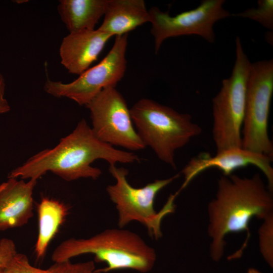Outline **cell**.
<instances>
[{
	"instance_id": "obj_19",
	"label": "cell",
	"mask_w": 273,
	"mask_h": 273,
	"mask_svg": "<svg viewBox=\"0 0 273 273\" xmlns=\"http://www.w3.org/2000/svg\"><path fill=\"white\" fill-rule=\"evenodd\" d=\"M258 230L259 248L264 260L273 267V213L263 220Z\"/></svg>"
},
{
	"instance_id": "obj_4",
	"label": "cell",
	"mask_w": 273,
	"mask_h": 273,
	"mask_svg": "<svg viewBox=\"0 0 273 273\" xmlns=\"http://www.w3.org/2000/svg\"><path fill=\"white\" fill-rule=\"evenodd\" d=\"M130 112L145 147H150L161 161L173 168H176V150L202 132L190 114L179 113L151 99H140Z\"/></svg>"
},
{
	"instance_id": "obj_10",
	"label": "cell",
	"mask_w": 273,
	"mask_h": 273,
	"mask_svg": "<svg viewBox=\"0 0 273 273\" xmlns=\"http://www.w3.org/2000/svg\"><path fill=\"white\" fill-rule=\"evenodd\" d=\"M224 0H203L197 8L174 16L156 7L149 10L151 32L157 53L163 42L170 37L197 35L210 43L215 41L213 26L218 21L231 16L223 7Z\"/></svg>"
},
{
	"instance_id": "obj_8",
	"label": "cell",
	"mask_w": 273,
	"mask_h": 273,
	"mask_svg": "<svg viewBox=\"0 0 273 273\" xmlns=\"http://www.w3.org/2000/svg\"><path fill=\"white\" fill-rule=\"evenodd\" d=\"M127 36V34L116 36L111 49L103 60L74 81L65 83L47 78L45 92L55 97H66L79 105L86 106L104 88L115 87L124 76L126 68Z\"/></svg>"
},
{
	"instance_id": "obj_20",
	"label": "cell",
	"mask_w": 273,
	"mask_h": 273,
	"mask_svg": "<svg viewBox=\"0 0 273 273\" xmlns=\"http://www.w3.org/2000/svg\"><path fill=\"white\" fill-rule=\"evenodd\" d=\"M14 241L9 238L0 240V267L6 268L17 253Z\"/></svg>"
},
{
	"instance_id": "obj_2",
	"label": "cell",
	"mask_w": 273,
	"mask_h": 273,
	"mask_svg": "<svg viewBox=\"0 0 273 273\" xmlns=\"http://www.w3.org/2000/svg\"><path fill=\"white\" fill-rule=\"evenodd\" d=\"M97 159H103L110 165L140 160L135 154L115 149L100 140L86 121L82 119L55 148L45 149L32 156L12 170L8 178L37 180L51 171L68 181L80 178L96 179L102 171L91 164Z\"/></svg>"
},
{
	"instance_id": "obj_9",
	"label": "cell",
	"mask_w": 273,
	"mask_h": 273,
	"mask_svg": "<svg viewBox=\"0 0 273 273\" xmlns=\"http://www.w3.org/2000/svg\"><path fill=\"white\" fill-rule=\"evenodd\" d=\"M85 106L90 111L92 129L100 140L131 151L146 147L134 128L125 99L115 87L104 88Z\"/></svg>"
},
{
	"instance_id": "obj_12",
	"label": "cell",
	"mask_w": 273,
	"mask_h": 273,
	"mask_svg": "<svg viewBox=\"0 0 273 273\" xmlns=\"http://www.w3.org/2000/svg\"><path fill=\"white\" fill-rule=\"evenodd\" d=\"M111 37L98 29L69 33L59 48L61 64L70 73L79 76L97 59Z\"/></svg>"
},
{
	"instance_id": "obj_23",
	"label": "cell",
	"mask_w": 273,
	"mask_h": 273,
	"mask_svg": "<svg viewBox=\"0 0 273 273\" xmlns=\"http://www.w3.org/2000/svg\"><path fill=\"white\" fill-rule=\"evenodd\" d=\"M5 270V269L0 267V273H3Z\"/></svg>"
},
{
	"instance_id": "obj_21",
	"label": "cell",
	"mask_w": 273,
	"mask_h": 273,
	"mask_svg": "<svg viewBox=\"0 0 273 273\" xmlns=\"http://www.w3.org/2000/svg\"><path fill=\"white\" fill-rule=\"evenodd\" d=\"M6 82L3 75L0 73V114L9 112L10 106L5 98Z\"/></svg>"
},
{
	"instance_id": "obj_14",
	"label": "cell",
	"mask_w": 273,
	"mask_h": 273,
	"mask_svg": "<svg viewBox=\"0 0 273 273\" xmlns=\"http://www.w3.org/2000/svg\"><path fill=\"white\" fill-rule=\"evenodd\" d=\"M104 20L98 28L111 36H121L150 22L143 0H108Z\"/></svg>"
},
{
	"instance_id": "obj_1",
	"label": "cell",
	"mask_w": 273,
	"mask_h": 273,
	"mask_svg": "<svg viewBox=\"0 0 273 273\" xmlns=\"http://www.w3.org/2000/svg\"><path fill=\"white\" fill-rule=\"evenodd\" d=\"M207 212L211 258L218 261L223 256L227 235L245 232V242L233 255L238 257L249 239L251 219L255 217L263 220L273 213L272 191L259 173L250 177L222 175L217 180L215 197L208 203Z\"/></svg>"
},
{
	"instance_id": "obj_11",
	"label": "cell",
	"mask_w": 273,
	"mask_h": 273,
	"mask_svg": "<svg viewBox=\"0 0 273 273\" xmlns=\"http://www.w3.org/2000/svg\"><path fill=\"white\" fill-rule=\"evenodd\" d=\"M272 157L254 153L242 148H235L216 152L214 156L202 153L192 158L182 169L184 181L178 191L180 192L198 174L211 168L229 175L236 169L248 165L259 169L265 176L268 188L273 191Z\"/></svg>"
},
{
	"instance_id": "obj_15",
	"label": "cell",
	"mask_w": 273,
	"mask_h": 273,
	"mask_svg": "<svg viewBox=\"0 0 273 273\" xmlns=\"http://www.w3.org/2000/svg\"><path fill=\"white\" fill-rule=\"evenodd\" d=\"M108 0H60L57 11L69 33L94 30L105 14Z\"/></svg>"
},
{
	"instance_id": "obj_13",
	"label": "cell",
	"mask_w": 273,
	"mask_h": 273,
	"mask_svg": "<svg viewBox=\"0 0 273 273\" xmlns=\"http://www.w3.org/2000/svg\"><path fill=\"white\" fill-rule=\"evenodd\" d=\"M37 180L16 178L0 185V231L22 226L33 216V191Z\"/></svg>"
},
{
	"instance_id": "obj_16",
	"label": "cell",
	"mask_w": 273,
	"mask_h": 273,
	"mask_svg": "<svg viewBox=\"0 0 273 273\" xmlns=\"http://www.w3.org/2000/svg\"><path fill=\"white\" fill-rule=\"evenodd\" d=\"M38 233L34 252L37 259H42L52 239L58 233L68 214L69 209L63 203L42 197L37 205Z\"/></svg>"
},
{
	"instance_id": "obj_18",
	"label": "cell",
	"mask_w": 273,
	"mask_h": 273,
	"mask_svg": "<svg viewBox=\"0 0 273 273\" xmlns=\"http://www.w3.org/2000/svg\"><path fill=\"white\" fill-rule=\"evenodd\" d=\"M231 16L251 19L272 31L273 1L259 0L257 8L248 9L241 13L231 14Z\"/></svg>"
},
{
	"instance_id": "obj_7",
	"label": "cell",
	"mask_w": 273,
	"mask_h": 273,
	"mask_svg": "<svg viewBox=\"0 0 273 273\" xmlns=\"http://www.w3.org/2000/svg\"><path fill=\"white\" fill-rule=\"evenodd\" d=\"M273 93V60L251 63L241 130V148L272 157L268 131Z\"/></svg>"
},
{
	"instance_id": "obj_6",
	"label": "cell",
	"mask_w": 273,
	"mask_h": 273,
	"mask_svg": "<svg viewBox=\"0 0 273 273\" xmlns=\"http://www.w3.org/2000/svg\"><path fill=\"white\" fill-rule=\"evenodd\" d=\"M236 60L231 75L222 81L212 99V137L216 152L241 148V130L251 63L240 38L236 40Z\"/></svg>"
},
{
	"instance_id": "obj_17",
	"label": "cell",
	"mask_w": 273,
	"mask_h": 273,
	"mask_svg": "<svg viewBox=\"0 0 273 273\" xmlns=\"http://www.w3.org/2000/svg\"><path fill=\"white\" fill-rule=\"evenodd\" d=\"M3 273H104L95 268L93 261L72 263L70 260L56 262L47 269L32 265L27 256L17 253Z\"/></svg>"
},
{
	"instance_id": "obj_5",
	"label": "cell",
	"mask_w": 273,
	"mask_h": 273,
	"mask_svg": "<svg viewBox=\"0 0 273 273\" xmlns=\"http://www.w3.org/2000/svg\"><path fill=\"white\" fill-rule=\"evenodd\" d=\"M109 171L116 179V183L108 186L106 191L118 211L119 228H123L131 221H137L147 228L151 237L156 240L161 238L162 220L166 215L174 212V200L179 193L170 194L158 212L154 209L155 199L157 194L178 177L179 174L168 178L155 180L137 188L127 181V169L111 165Z\"/></svg>"
},
{
	"instance_id": "obj_3",
	"label": "cell",
	"mask_w": 273,
	"mask_h": 273,
	"mask_svg": "<svg viewBox=\"0 0 273 273\" xmlns=\"http://www.w3.org/2000/svg\"><path fill=\"white\" fill-rule=\"evenodd\" d=\"M84 254H93L97 262L106 267L98 269L110 271L130 269L147 272L156 260L155 250L138 235L130 231L111 229L87 239L70 238L61 243L53 252V261L62 262Z\"/></svg>"
},
{
	"instance_id": "obj_22",
	"label": "cell",
	"mask_w": 273,
	"mask_h": 273,
	"mask_svg": "<svg viewBox=\"0 0 273 273\" xmlns=\"http://www.w3.org/2000/svg\"><path fill=\"white\" fill-rule=\"evenodd\" d=\"M247 273H261V272L255 268H250L248 270Z\"/></svg>"
}]
</instances>
